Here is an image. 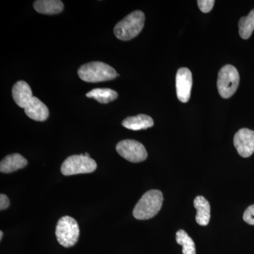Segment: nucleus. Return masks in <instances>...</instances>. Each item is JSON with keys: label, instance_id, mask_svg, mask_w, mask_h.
<instances>
[{"label": "nucleus", "instance_id": "f8f14e48", "mask_svg": "<svg viewBox=\"0 0 254 254\" xmlns=\"http://www.w3.org/2000/svg\"><path fill=\"white\" fill-rule=\"evenodd\" d=\"M28 161L19 153H14L5 157L0 163L1 173H11L23 169L27 165Z\"/></svg>", "mask_w": 254, "mask_h": 254}, {"label": "nucleus", "instance_id": "6ab92c4d", "mask_svg": "<svg viewBox=\"0 0 254 254\" xmlns=\"http://www.w3.org/2000/svg\"><path fill=\"white\" fill-rule=\"evenodd\" d=\"M197 2L200 11L203 13L210 12L215 4L214 0H198Z\"/></svg>", "mask_w": 254, "mask_h": 254}, {"label": "nucleus", "instance_id": "2eb2a0df", "mask_svg": "<svg viewBox=\"0 0 254 254\" xmlns=\"http://www.w3.org/2000/svg\"><path fill=\"white\" fill-rule=\"evenodd\" d=\"M33 7L40 14H58L63 11L64 4L60 0H37L33 3Z\"/></svg>", "mask_w": 254, "mask_h": 254}, {"label": "nucleus", "instance_id": "5701e85b", "mask_svg": "<svg viewBox=\"0 0 254 254\" xmlns=\"http://www.w3.org/2000/svg\"><path fill=\"white\" fill-rule=\"evenodd\" d=\"M84 155H85V156H86V157H88V158H90V155H89V154H88V153H85Z\"/></svg>", "mask_w": 254, "mask_h": 254}, {"label": "nucleus", "instance_id": "f257e3e1", "mask_svg": "<svg viewBox=\"0 0 254 254\" xmlns=\"http://www.w3.org/2000/svg\"><path fill=\"white\" fill-rule=\"evenodd\" d=\"M163 193L160 190H148L142 195L133 210V215L137 220H149L155 217L162 208Z\"/></svg>", "mask_w": 254, "mask_h": 254}, {"label": "nucleus", "instance_id": "412c9836", "mask_svg": "<svg viewBox=\"0 0 254 254\" xmlns=\"http://www.w3.org/2000/svg\"><path fill=\"white\" fill-rule=\"evenodd\" d=\"M9 206V200L5 194L0 195V210H5Z\"/></svg>", "mask_w": 254, "mask_h": 254}, {"label": "nucleus", "instance_id": "20e7f679", "mask_svg": "<svg viewBox=\"0 0 254 254\" xmlns=\"http://www.w3.org/2000/svg\"><path fill=\"white\" fill-rule=\"evenodd\" d=\"M55 235L60 245L66 248L73 247L77 243L80 235L77 222L67 215L63 217L57 224Z\"/></svg>", "mask_w": 254, "mask_h": 254}, {"label": "nucleus", "instance_id": "f03ea898", "mask_svg": "<svg viewBox=\"0 0 254 254\" xmlns=\"http://www.w3.org/2000/svg\"><path fill=\"white\" fill-rule=\"evenodd\" d=\"M78 75L83 81L98 83L115 79L118 76L116 70L102 62H91L78 68Z\"/></svg>", "mask_w": 254, "mask_h": 254}, {"label": "nucleus", "instance_id": "6e6552de", "mask_svg": "<svg viewBox=\"0 0 254 254\" xmlns=\"http://www.w3.org/2000/svg\"><path fill=\"white\" fill-rule=\"evenodd\" d=\"M234 145L242 158H249L254 153V131L241 128L234 137Z\"/></svg>", "mask_w": 254, "mask_h": 254}, {"label": "nucleus", "instance_id": "9d476101", "mask_svg": "<svg viewBox=\"0 0 254 254\" xmlns=\"http://www.w3.org/2000/svg\"><path fill=\"white\" fill-rule=\"evenodd\" d=\"M28 118L38 122L46 121L49 117V110L41 100L33 97L30 103L24 109Z\"/></svg>", "mask_w": 254, "mask_h": 254}, {"label": "nucleus", "instance_id": "423d86ee", "mask_svg": "<svg viewBox=\"0 0 254 254\" xmlns=\"http://www.w3.org/2000/svg\"><path fill=\"white\" fill-rule=\"evenodd\" d=\"M97 168V163L93 159L84 154L73 155L68 157L61 166V173L65 176L91 173Z\"/></svg>", "mask_w": 254, "mask_h": 254}, {"label": "nucleus", "instance_id": "4be33fe9", "mask_svg": "<svg viewBox=\"0 0 254 254\" xmlns=\"http://www.w3.org/2000/svg\"><path fill=\"white\" fill-rule=\"evenodd\" d=\"M3 237V232L2 231L0 232V240H1V239H2Z\"/></svg>", "mask_w": 254, "mask_h": 254}, {"label": "nucleus", "instance_id": "ddd939ff", "mask_svg": "<svg viewBox=\"0 0 254 254\" xmlns=\"http://www.w3.org/2000/svg\"><path fill=\"white\" fill-rule=\"evenodd\" d=\"M193 205L197 210L195 215L197 223L200 226H207L210 220V205L208 200L205 197L198 195L195 197Z\"/></svg>", "mask_w": 254, "mask_h": 254}, {"label": "nucleus", "instance_id": "a211bd4d", "mask_svg": "<svg viewBox=\"0 0 254 254\" xmlns=\"http://www.w3.org/2000/svg\"><path fill=\"white\" fill-rule=\"evenodd\" d=\"M176 241L178 245L182 246V254H196L194 242L185 230H180L177 232Z\"/></svg>", "mask_w": 254, "mask_h": 254}, {"label": "nucleus", "instance_id": "f3484780", "mask_svg": "<svg viewBox=\"0 0 254 254\" xmlns=\"http://www.w3.org/2000/svg\"><path fill=\"white\" fill-rule=\"evenodd\" d=\"M254 31V9L248 16L240 18L239 21V33L241 38L249 39Z\"/></svg>", "mask_w": 254, "mask_h": 254}, {"label": "nucleus", "instance_id": "9b49d317", "mask_svg": "<svg viewBox=\"0 0 254 254\" xmlns=\"http://www.w3.org/2000/svg\"><path fill=\"white\" fill-rule=\"evenodd\" d=\"M12 96L16 105L24 109L33 97L31 87L23 81L15 83L12 88Z\"/></svg>", "mask_w": 254, "mask_h": 254}, {"label": "nucleus", "instance_id": "aec40b11", "mask_svg": "<svg viewBox=\"0 0 254 254\" xmlns=\"http://www.w3.org/2000/svg\"><path fill=\"white\" fill-rule=\"evenodd\" d=\"M244 221L250 225H254V204L250 205L243 215Z\"/></svg>", "mask_w": 254, "mask_h": 254}, {"label": "nucleus", "instance_id": "39448f33", "mask_svg": "<svg viewBox=\"0 0 254 254\" xmlns=\"http://www.w3.org/2000/svg\"><path fill=\"white\" fill-rule=\"evenodd\" d=\"M240 74L235 66L227 64L218 73V90L222 98H230L237 91L240 84Z\"/></svg>", "mask_w": 254, "mask_h": 254}, {"label": "nucleus", "instance_id": "0eeeda50", "mask_svg": "<svg viewBox=\"0 0 254 254\" xmlns=\"http://www.w3.org/2000/svg\"><path fill=\"white\" fill-rule=\"evenodd\" d=\"M116 150L123 158L131 163H141L148 157L144 145L135 140L127 139L119 142Z\"/></svg>", "mask_w": 254, "mask_h": 254}, {"label": "nucleus", "instance_id": "4468645a", "mask_svg": "<svg viewBox=\"0 0 254 254\" xmlns=\"http://www.w3.org/2000/svg\"><path fill=\"white\" fill-rule=\"evenodd\" d=\"M122 125L128 129L138 131L153 127L154 125V121L148 115H138L125 119Z\"/></svg>", "mask_w": 254, "mask_h": 254}, {"label": "nucleus", "instance_id": "1a4fd4ad", "mask_svg": "<svg viewBox=\"0 0 254 254\" xmlns=\"http://www.w3.org/2000/svg\"><path fill=\"white\" fill-rule=\"evenodd\" d=\"M192 73L189 68L182 67L176 75L177 95L182 103H187L190 99L192 87Z\"/></svg>", "mask_w": 254, "mask_h": 254}, {"label": "nucleus", "instance_id": "7ed1b4c3", "mask_svg": "<svg viewBox=\"0 0 254 254\" xmlns=\"http://www.w3.org/2000/svg\"><path fill=\"white\" fill-rule=\"evenodd\" d=\"M144 23L145 14L143 11L137 10L117 23L114 28V33L121 41H129L141 33Z\"/></svg>", "mask_w": 254, "mask_h": 254}, {"label": "nucleus", "instance_id": "dca6fc26", "mask_svg": "<svg viewBox=\"0 0 254 254\" xmlns=\"http://www.w3.org/2000/svg\"><path fill=\"white\" fill-rule=\"evenodd\" d=\"M86 97L93 98L102 104H107L116 100L118 93L110 88H95L86 93Z\"/></svg>", "mask_w": 254, "mask_h": 254}]
</instances>
